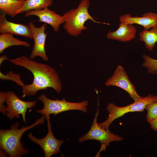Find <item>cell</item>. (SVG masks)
<instances>
[{
  "label": "cell",
  "mask_w": 157,
  "mask_h": 157,
  "mask_svg": "<svg viewBox=\"0 0 157 157\" xmlns=\"http://www.w3.org/2000/svg\"><path fill=\"white\" fill-rule=\"evenodd\" d=\"M7 60L15 65L28 69L33 75L32 83L22 86V98L35 95L38 91L49 88H53L58 93L61 91L62 86L60 78L56 71L50 66L33 61L25 56Z\"/></svg>",
  "instance_id": "6da1fadb"
},
{
  "label": "cell",
  "mask_w": 157,
  "mask_h": 157,
  "mask_svg": "<svg viewBox=\"0 0 157 157\" xmlns=\"http://www.w3.org/2000/svg\"><path fill=\"white\" fill-rule=\"evenodd\" d=\"M46 118L44 115L38 119L33 124L28 126H23L19 129V123L17 122L10 126L8 130L1 129L0 131V146L10 157H21L27 154L29 151L25 148L21 141L23 133L38 124L44 123Z\"/></svg>",
  "instance_id": "7a4b0ae2"
},
{
  "label": "cell",
  "mask_w": 157,
  "mask_h": 157,
  "mask_svg": "<svg viewBox=\"0 0 157 157\" xmlns=\"http://www.w3.org/2000/svg\"><path fill=\"white\" fill-rule=\"evenodd\" d=\"M90 5L89 0H81L76 8L72 9L63 15L65 21L63 27L69 34L73 36L79 35L87 28L84 24L89 20L102 23L95 20L90 15L88 11Z\"/></svg>",
  "instance_id": "3957f363"
},
{
  "label": "cell",
  "mask_w": 157,
  "mask_h": 157,
  "mask_svg": "<svg viewBox=\"0 0 157 157\" xmlns=\"http://www.w3.org/2000/svg\"><path fill=\"white\" fill-rule=\"evenodd\" d=\"M155 102H157V95L149 94L141 99L134 101L133 103L124 106L119 107L113 103L110 102L106 108L109 113L108 118L98 124L101 127L108 129L110 125L116 119L129 112H142L145 109L147 105Z\"/></svg>",
  "instance_id": "277c9868"
},
{
  "label": "cell",
  "mask_w": 157,
  "mask_h": 157,
  "mask_svg": "<svg viewBox=\"0 0 157 157\" xmlns=\"http://www.w3.org/2000/svg\"><path fill=\"white\" fill-rule=\"evenodd\" d=\"M38 100L43 102V107L42 109L37 110V112L44 115L45 117L51 114L56 116L61 112L70 110H78L84 113L88 111V102L87 100L79 102H69L65 98L61 100H54L48 98L44 94H41L38 98Z\"/></svg>",
  "instance_id": "5b68a950"
},
{
  "label": "cell",
  "mask_w": 157,
  "mask_h": 157,
  "mask_svg": "<svg viewBox=\"0 0 157 157\" xmlns=\"http://www.w3.org/2000/svg\"><path fill=\"white\" fill-rule=\"evenodd\" d=\"M99 113L98 108L90 129L85 134L78 139L80 142L91 140H97L100 142L101 144L100 149L96 157L99 156L101 151H105L106 147L109 146L110 142L119 141L123 139L122 137L111 133L109 129H106L100 126L97 122Z\"/></svg>",
  "instance_id": "8992f818"
},
{
  "label": "cell",
  "mask_w": 157,
  "mask_h": 157,
  "mask_svg": "<svg viewBox=\"0 0 157 157\" xmlns=\"http://www.w3.org/2000/svg\"><path fill=\"white\" fill-rule=\"evenodd\" d=\"M36 102V101H23L13 92H6L5 102L7 104L6 115L10 120L15 118H19V115H21L23 121L26 123V113L27 109L34 107Z\"/></svg>",
  "instance_id": "52a82bcc"
},
{
  "label": "cell",
  "mask_w": 157,
  "mask_h": 157,
  "mask_svg": "<svg viewBox=\"0 0 157 157\" xmlns=\"http://www.w3.org/2000/svg\"><path fill=\"white\" fill-rule=\"evenodd\" d=\"M47 122L48 132L46 135L39 139L30 133L28 135L29 138L33 142L39 145L43 150L45 157H51L60 152V147L65 141L57 139L54 135L50 121V115L46 117Z\"/></svg>",
  "instance_id": "ba28073f"
},
{
  "label": "cell",
  "mask_w": 157,
  "mask_h": 157,
  "mask_svg": "<svg viewBox=\"0 0 157 157\" xmlns=\"http://www.w3.org/2000/svg\"><path fill=\"white\" fill-rule=\"evenodd\" d=\"M105 84L107 87L114 86L123 89L134 101L142 97L138 94L134 85L129 79L126 72L120 65L117 66L113 75L107 80Z\"/></svg>",
  "instance_id": "9c48e42d"
},
{
  "label": "cell",
  "mask_w": 157,
  "mask_h": 157,
  "mask_svg": "<svg viewBox=\"0 0 157 157\" xmlns=\"http://www.w3.org/2000/svg\"><path fill=\"white\" fill-rule=\"evenodd\" d=\"M34 40V45L30 55V58L34 59L36 57L39 56L44 60H49L45 50V44L47 34L45 32L46 24H43L40 27H36L32 22L29 23Z\"/></svg>",
  "instance_id": "30bf717a"
},
{
  "label": "cell",
  "mask_w": 157,
  "mask_h": 157,
  "mask_svg": "<svg viewBox=\"0 0 157 157\" xmlns=\"http://www.w3.org/2000/svg\"><path fill=\"white\" fill-rule=\"evenodd\" d=\"M34 15L39 18V22L47 24L53 28L55 32H58L60 25L65 23L63 17L51 10L48 8L38 10L28 11L25 14V16Z\"/></svg>",
  "instance_id": "8fae6325"
},
{
  "label": "cell",
  "mask_w": 157,
  "mask_h": 157,
  "mask_svg": "<svg viewBox=\"0 0 157 157\" xmlns=\"http://www.w3.org/2000/svg\"><path fill=\"white\" fill-rule=\"evenodd\" d=\"M6 14L1 13L0 15V33L7 32L33 38L32 34L28 25L15 23L8 21L6 17Z\"/></svg>",
  "instance_id": "7c38bea8"
},
{
  "label": "cell",
  "mask_w": 157,
  "mask_h": 157,
  "mask_svg": "<svg viewBox=\"0 0 157 157\" xmlns=\"http://www.w3.org/2000/svg\"><path fill=\"white\" fill-rule=\"evenodd\" d=\"M119 19L120 22L130 25L137 24L147 30L157 26V13L151 12L145 13L141 17H131L128 13L121 16Z\"/></svg>",
  "instance_id": "4fadbf2b"
},
{
  "label": "cell",
  "mask_w": 157,
  "mask_h": 157,
  "mask_svg": "<svg viewBox=\"0 0 157 157\" xmlns=\"http://www.w3.org/2000/svg\"><path fill=\"white\" fill-rule=\"evenodd\" d=\"M137 29L132 25L120 22L119 28L114 31H109L107 34V38L120 42H127L134 39Z\"/></svg>",
  "instance_id": "5bb4252c"
},
{
  "label": "cell",
  "mask_w": 157,
  "mask_h": 157,
  "mask_svg": "<svg viewBox=\"0 0 157 157\" xmlns=\"http://www.w3.org/2000/svg\"><path fill=\"white\" fill-rule=\"evenodd\" d=\"M0 35V53H2L7 48L13 46H22L26 47H30L27 42L21 40L14 38L13 34L7 32L1 33Z\"/></svg>",
  "instance_id": "9a60e30c"
},
{
  "label": "cell",
  "mask_w": 157,
  "mask_h": 157,
  "mask_svg": "<svg viewBox=\"0 0 157 157\" xmlns=\"http://www.w3.org/2000/svg\"><path fill=\"white\" fill-rule=\"evenodd\" d=\"M139 40L144 43L146 48L151 51L157 42V26L151 28L150 30L144 29L139 33Z\"/></svg>",
  "instance_id": "2e32d148"
},
{
  "label": "cell",
  "mask_w": 157,
  "mask_h": 157,
  "mask_svg": "<svg viewBox=\"0 0 157 157\" xmlns=\"http://www.w3.org/2000/svg\"><path fill=\"white\" fill-rule=\"evenodd\" d=\"M25 1L0 0V9L12 17L17 15L18 11L24 5Z\"/></svg>",
  "instance_id": "e0dca14e"
},
{
  "label": "cell",
  "mask_w": 157,
  "mask_h": 157,
  "mask_svg": "<svg viewBox=\"0 0 157 157\" xmlns=\"http://www.w3.org/2000/svg\"><path fill=\"white\" fill-rule=\"evenodd\" d=\"M53 0H26L17 15L33 10H38L48 8L53 4Z\"/></svg>",
  "instance_id": "ac0fdd59"
},
{
  "label": "cell",
  "mask_w": 157,
  "mask_h": 157,
  "mask_svg": "<svg viewBox=\"0 0 157 157\" xmlns=\"http://www.w3.org/2000/svg\"><path fill=\"white\" fill-rule=\"evenodd\" d=\"M142 58L144 60L142 66L147 69L148 72L152 74H157V59L152 58L144 54Z\"/></svg>",
  "instance_id": "d6986e66"
},
{
  "label": "cell",
  "mask_w": 157,
  "mask_h": 157,
  "mask_svg": "<svg viewBox=\"0 0 157 157\" xmlns=\"http://www.w3.org/2000/svg\"><path fill=\"white\" fill-rule=\"evenodd\" d=\"M145 109L147 111L146 119L148 122L157 117V102L148 104Z\"/></svg>",
  "instance_id": "ffe728a7"
},
{
  "label": "cell",
  "mask_w": 157,
  "mask_h": 157,
  "mask_svg": "<svg viewBox=\"0 0 157 157\" xmlns=\"http://www.w3.org/2000/svg\"><path fill=\"white\" fill-rule=\"evenodd\" d=\"M7 74L6 78H5L3 79L12 80L22 86L24 84L21 80L19 75L13 73L11 72H8Z\"/></svg>",
  "instance_id": "44dd1931"
},
{
  "label": "cell",
  "mask_w": 157,
  "mask_h": 157,
  "mask_svg": "<svg viewBox=\"0 0 157 157\" xmlns=\"http://www.w3.org/2000/svg\"><path fill=\"white\" fill-rule=\"evenodd\" d=\"M6 92H0V110L3 115L6 114V106L4 104L6 101Z\"/></svg>",
  "instance_id": "7402d4cb"
},
{
  "label": "cell",
  "mask_w": 157,
  "mask_h": 157,
  "mask_svg": "<svg viewBox=\"0 0 157 157\" xmlns=\"http://www.w3.org/2000/svg\"><path fill=\"white\" fill-rule=\"evenodd\" d=\"M151 128L154 131H157V117H156L149 121Z\"/></svg>",
  "instance_id": "603a6c76"
},
{
  "label": "cell",
  "mask_w": 157,
  "mask_h": 157,
  "mask_svg": "<svg viewBox=\"0 0 157 157\" xmlns=\"http://www.w3.org/2000/svg\"><path fill=\"white\" fill-rule=\"evenodd\" d=\"M7 56L6 55H4L0 57V64L2 63L3 60H7Z\"/></svg>",
  "instance_id": "cb8c5ba5"
},
{
  "label": "cell",
  "mask_w": 157,
  "mask_h": 157,
  "mask_svg": "<svg viewBox=\"0 0 157 157\" xmlns=\"http://www.w3.org/2000/svg\"><path fill=\"white\" fill-rule=\"evenodd\" d=\"M17 0L25 1L26 0Z\"/></svg>",
  "instance_id": "d4e9b609"
},
{
  "label": "cell",
  "mask_w": 157,
  "mask_h": 157,
  "mask_svg": "<svg viewBox=\"0 0 157 157\" xmlns=\"http://www.w3.org/2000/svg\"></svg>",
  "instance_id": "484cf974"
}]
</instances>
